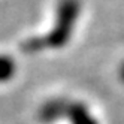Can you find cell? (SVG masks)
<instances>
[{
    "instance_id": "6da1fadb",
    "label": "cell",
    "mask_w": 124,
    "mask_h": 124,
    "mask_svg": "<svg viewBox=\"0 0 124 124\" xmlns=\"http://www.w3.org/2000/svg\"><path fill=\"white\" fill-rule=\"evenodd\" d=\"M70 111H72L75 124H96L94 120L88 115V112L82 108V106H75V108H72Z\"/></svg>"
},
{
    "instance_id": "3957f363",
    "label": "cell",
    "mask_w": 124,
    "mask_h": 124,
    "mask_svg": "<svg viewBox=\"0 0 124 124\" xmlns=\"http://www.w3.org/2000/svg\"><path fill=\"white\" fill-rule=\"evenodd\" d=\"M123 78H124V69H123Z\"/></svg>"
},
{
    "instance_id": "7a4b0ae2",
    "label": "cell",
    "mask_w": 124,
    "mask_h": 124,
    "mask_svg": "<svg viewBox=\"0 0 124 124\" xmlns=\"http://www.w3.org/2000/svg\"><path fill=\"white\" fill-rule=\"evenodd\" d=\"M14 73V63L8 57H0V81L9 79Z\"/></svg>"
}]
</instances>
